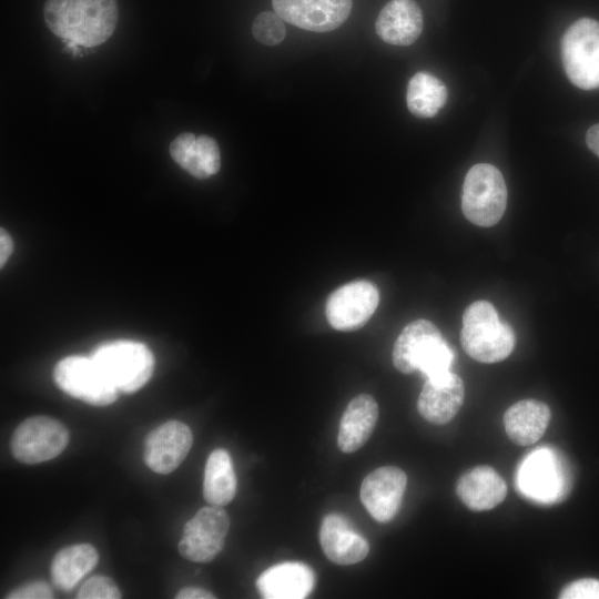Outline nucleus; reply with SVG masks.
<instances>
[{"mask_svg": "<svg viewBox=\"0 0 599 599\" xmlns=\"http://www.w3.org/2000/svg\"><path fill=\"white\" fill-rule=\"evenodd\" d=\"M235 493L236 476L230 454L222 448L214 449L204 469L203 497L210 505L225 506Z\"/></svg>", "mask_w": 599, "mask_h": 599, "instance_id": "nucleus-24", "label": "nucleus"}, {"mask_svg": "<svg viewBox=\"0 0 599 599\" xmlns=\"http://www.w3.org/2000/svg\"><path fill=\"white\" fill-rule=\"evenodd\" d=\"M91 357L104 375L122 393H133L144 386L154 369L150 348L134 341H113L99 345Z\"/></svg>", "mask_w": 599, "mask_h": 599, "instance_id": "nucleus-3", "label": "nucleus"}, {"mask_svg": "<svg viewBox=\"0 0 599 599\" xmlns=\"http://www.w3.org/2000/svg\"><path fill=\"white\" fill-rule=\"evenodd\" d=\"M423 27V12L414 0L388 1L375 23L376 33L383 41L402 47L414 43Z\"/></svg>", "mask_w": 599, "mask_h": 599, "instance_id": "nucleus-18", "label": "nucleus"}, {"mask_svg": "<svg viewBox=\"0 0 599 599\" xmlns=\"http://www.w3.org/2000/svg\"><path fill=\"white\" fill-rule=\"evenodd\" d=\"M314 585L312 568L297 561L272 566L256 580V588L265 599H303L312 592Z\"/></svg>", "mask_w": 599, "mask_h": 599, "instance_id": "nucleus-17", "label": "nucleus"}, {"mask_svg": "<svg viewBox=\"0 0 599 599\" xmlns=\"http://www.w3.org/2000/svg\"><path fill=\"white\" fill-rule=\"evenodd\" d=\"M549 420V407L537 399L519 400L504 415L508 437L520 446L537 443L546 432Z\"/></svg>", "mask_w": 599, "mask_h": 599, "instance_id": "nucleus-22", "label": "nucleus"}, {"mask_svg": "<svg viewBox=\"0 0 599 599\" xmlns=\"http://www.w3.org/2000/svg\"><path fill=\"white\" fill-rule=\"evenodd\" d=\"M456 491L467 508L484 511L504 501L507 485L494 468L481 465L469 469L458 479Z\"/></svg>", "mask_w": 599, "mask_h": 599, "instance_id": "nucleus-20", "label": "nucleus"}, {"mask_svg": "<svg viewBox=\"0 0 599 599\" xmlns=\"http://www.w3.org/2000/svg\"><path fill=\"white\" fill-rule=\"evenodd\" d=\"M230 517L222 506H205L185 524L179 552L194 562H209L223 549Z\"/></svg>", "mask_w": 599, "mask_h": 599, "instance_id": "nucleus-8", "label": "nucleus"}, {"mask_svg": "<svg viewBox=\"0 0 599 599\" xmlns=\"http://www.w3.org/2000/svg\"><path fill=\"white\" fill-rule=\"evenodd\" d=\"M55 384L68 395L94 406L115 402L118 389L92 357L68 356L54 367Z\"/></svg>", "mask_w": 599, "mask_h": 599, "instance_id": "nucleus-6", "label": "nucleus"}, {"mask_svg": "<svg viewBox=\"0 0 599 599\" xmlns=\"http://www.w3.org/2000/svg\"><path fill=\"white\" fill-rule=\"evenodd\" d=\"M252 33L260 43L276 45L284 40L286 29L283 19L276 12L264 11L254 19Z\"/></svg>", "mask_w": 599, "mask_h": 599, "instance_id": "nucleus-26", "label": "nucleus"}, {"mask_svg": "<svg viewBox=\"0 0 599 599\" xmlns=\"http://www.w3.org/2000/svg\"><path fill=\"white\" fill-rule=\"evenodd\" d=\"M560 599H599V580L581 578L566 585L559 593Z\"/></svg>", "mask_w": 599, "mask_h": 599, "instance_id": "nucleus-28", "label": "nucleus"}, {"mask_svg": "<svg viewBox=\"0 0 599 599\" xmlns=\"http://www.w3.org/2000/svg\"><path fill=\"white\" fill-rule=\"evenodd\" d=\"M447 95L441 80L428 72H417L407 85V108L417 118H433L445 105Z\"/></svg>", "mask_w": 599, "mask_h": 599, "instance_id": "nucleus-25", "label": "nucleus"}, {"mask_svg": "<svg viewBox=\"0 0 599 599\" xmlns=\"http://www.w3.org/2000/svg\"><path fill=\"white\" fill-rule=\"evenodd\" d=\"M548 450H536L530 455L519 471L521 493L544 502H555L568 493V479L564 466Z\"/></svg>", "mask_w": 599, "mask_h": 599, "instance_id": "nucleus-12", "label": "nucleus"}, {"mask_svg": "<svg viewBox=\"0 0 599 599\" xmlns=\"http://www.w3.org/2000/svg\"><path fill=\"white\" fill-rule=\"evenodd\" d=\"M170 154L182 169L199 180L216 174L221 167L219 144L206 134H179L170 144Z\"/></svg>", "mask_w": 599, "mask_h": 599, "instance_id": "nucleus-19", "label": "nucleus"}, {"mask_svg": "<svg viewBox=\"0 0 599 599\" xmlns=\"http://www.w3.org/2000/svg\"><path fill=\"white\" fill-rule=\"evenodd\" d=\"M460 342L467 355L480 363L507 358L515 347V333L499 319L493 304L476 301L464 312Z\"/></svg>", "mask_w": 599, "mask_h": 599, "instance_id": "nucleus-2", "label": "nucleus"}, {"mask_svg": "<svg viewBox=\"0 0 599 599\" xmlns=\"http://www.w3.org/2000/svg\"><path fill=\"white\" fill-rule=\"evenodd\" d=\"M465 396L463 379L451 372L426 378L417 399V409L424 419L443 425L460 409Z\"/></svg>", "mask_w": 599, "mask_h": 599, "instance_id": "nucleus-15", "label": "nucleus"}, {"mask_svg": "<svg viewBox=\"0 0 599 599\" xmlns=\"http://www.w3.org/2000/svg\"><path fill=\"white\" fill-rule=\"evenodd\" d=\"M192 443V432L186 424L169 420L148 435L144 461L155 473L170 474L185 459Z\"/></svg>", "mask_w": 599, "mask_h": 599, "instance_id": "nucleus-14", "label": "nucleus"}, {"mask_svg": "<svg viewBox=\"0 0 599 599\" xmlns=\"http://www.w3.org/2000/svg\"><path fill=\"white\" fill-rule=\"evenodd\" d=\"M99 555L90 544L61 549L51 562V579L63 591L71 590L98 564Z\"/></svg>", "mask_w": 599, "mask_h": 599, "instance_id": "nucleus-23", "label": "nucleus"}, {"mask_svg": "<svg viewBox=\"0 0 599 599\" xmlns=\"http://www.w3.org/2000/svg\"><path fill=\"white\" fill-rule=\"evenodd\" d=\"M13 251V242L10 234L4 230H0V266L7 263Z\"/></svg>", "mask_w": 599, "mask_h": 599, "instance_id": "nucleus-31", "label": "nucleus"}, {"mask_svg": "<svg viewBox=\"0 0 599 599\" xmlns=\"http://www.w3.org/2000/svg\"><path fill=\"white\" fill-rule=\"evenodd\" d=\"M78 599H119L121 591L115 582L106 576H93L79 589Z\"/></svg>", "mask_w": 599, "mask_h": 599, "instance_id": "nucleus-27", "label": "nucleus"}, {"mask_svg": "<svg viewBox=\"0 0 599 599\" xmlns=\"http://www.w3.org/2000/svg\"><path fill=\"white\" fill-rule=\"evenodd\" d=\"M353 0H272L274 11L286 22L307 31L327 32L344 23Z\"/></svg>", "mask_w": 599, "mask_h": 599, "instance_id": "nucleus-11", "label": "nucleus"}, {"mask_svg": "<svg viewBox=\"0 0 599 599\" xmlns=\"http://www.w3.org/2000/svg\"><path fill=\"white\" fill-rule=\"evenodd\" d=\"M588 148L599 156V123L592 125L586 133Z\"/></svg>", "mask_w": 599, "mask_h": 599, "instance_id": "nucleus-32", "label": "nucleus"}, {"mask_svg": "<svg viewBox=\"0 0 599 599\" xmlns=\"http://www.w3.org/2000/svg\"><path fill=\"white\" fill-rule=\"evenodd\" d=\"M378 414V405L373 396L361 394L354 397L341 419L338 448L343 453H354L364 446L376 426Z\"/></svg>", "mask_w": 599, "mask_h": 599, "instance_id": "nucleus-21", "label": "nucleus"}, {"mask_svg": "<svg viewBox=\"0 0 599 599\" xmlns=\"http://www.w3.org/2000/svg\"><path fill=\"white\" fill-rule=\"evenodd\" d=\"M319 542L325 556L341 566L362 561L369 550L366 539L353 529L345 517L338 514H328L323 518Z\"/></svg>", "mask_w": 599, "mask_h": 599, "instance_id": "nucleus-16", "label": "nucleus"}, {"mask_svg": "<svg viewBox=\"0 0 599 599\" xmlns=\"http://www.w3.org/2000/svg\"><path fill=\"white\" fill-rule=\"evenodd\" d=\"M8 599H51L53 591L51 587L43 581H32L11 591Z\"/></svg>", "mask_w": 599, "mask_h": 599, "instance_id": "nucleus-29", "label": "nucleus"}, {"mask_svg": "<svg viewBox=\"0 0 599 599\" xmlns=\"http://www.w3.org/2000/svg\"><path fill=\"white\" fill-rule=\"evenodd\" d=\"M506 203L507 187L496 166L479 163L467 172L461 211L469 222L483 227L495 225L504 215Z\"/></svg>", "mask_w": 599, "mask_h": 599, "instance_id": "nucleus-4", "label": "nucleus"}, {"mask_svg": "<svg viewBox=\"0 0 599 599\" xmlns=\"http://www.w3.org/2000/svg\"><path fill=\"white\" fill-rule=\"evenodd\" d=\"M440 331L427 319H416L404 327L393 349L394 366L404 374L427 367L445 346Z\"/></svg>", "mask_w": 599, "mask_h": 599, "instance_id": "nucleus-10", "label": "nucleus"}, {"mask_svg": "<svg viewBox=\"0 0 599 599\" xmlns=\"http://www.w3.org/2000/svg\"><path fill=\"white\" fill-rule=\"evenodd\" d=\"M379 293L369 281L358 280L336 288L327 298L325 314L329 325L343 332L361 328L374 314Z\"/></svg>", "mask_w": 599, "mask_h": 599, "instance_id": "nucleus-9", "label": "nucleus"}, {"mask_svg": "<svg viewBox=\"0 0 599 599\" xmlns=\"http://www.w3.org/2000/svg\"><path fill=\"white\" fill-rule=\"evenodd\" d=\"M406 486L404 470L395 466L379 467L364 478L361 500L376 521L388 522L400 508Z\"/></svg>", "mask_w": 599, "mask_h": 599, "instance_id": "nucleus-13", "label": "nucleus"}, {"mask_svg": "<svg viewBox=\"0 0 599 599\" xmlns=\"http://www.w3.org/2000/svg\"><path fill=\"white\" fill-rule=\"evenodd\" d=\"M561 58L568 79L578 88H599V22L575 21L561 39Z\"/></svg>", "mask_w": 599, "mask_h": 599, "instance_id": "nucleus-5", "label": "nucleus"}, {"mask_svg": "<svg viewBox=\"0 0 599 599\" xmlns=\"http://www.w3.org/2000/svg\"><path fill=\"white\" fill-rule=\"evenodd\" d=\"M68 443L69 432L61 422L48 416H33L16 428L11 450L21 463L39 464L59 456Z\"/></svg>", "mask_w": 599, "mask_h": 599, "instance_id": "nucleus-7", "label": "nucleus"}, {"mask_svg": "<svg viewBox=\"0 0 599 599\" xmlns=\"http://www.w3.org/2000/svg\"><path fill=\"white\" fill-rule=\"evenodd\" d=\"M43 17L49 30L68 47L92 48L113 34L119 8L116 0H45Z\"/></svg>", "mask_w": 599, "mask_h": 599, "instance_id": "nucleus-1", "label": "nucleus"}, {"mask_svg": "<svg viewBox=\"0 0 599 599\" xmlns=\"http://www.w3.org/2000/svg\"><path fill=\"white\" fill-rule=\"evenodd\" d=\"M175 598L176 599H214L215 596L203 588L185 587L177 592Z\"/></svg>", "mask_w": 599, "mask_h": 599, "instance_id": "nucleus-30", "label": "nucleus"}]
</instances>
